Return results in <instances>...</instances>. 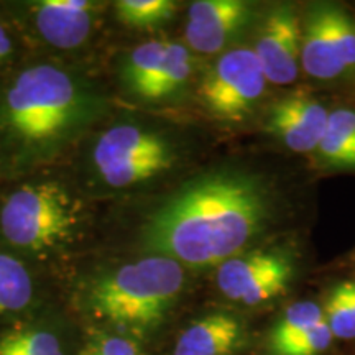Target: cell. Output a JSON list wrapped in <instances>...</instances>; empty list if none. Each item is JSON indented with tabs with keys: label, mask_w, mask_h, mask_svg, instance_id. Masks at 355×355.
I'll list each match as a JSON object with an SVG mask.
<instances>
[{
	"label": "cell",
	"mask_w": 355,
	"mask_h": 355,
	"mask_svg": "<svg viewBox=\"0 0 355 355\" xmlns=\"http://www.w3.org/2000/svg\"><path fill=\"white\" fill-rule=\"evenodd\" d=\"M272 196L259 176L217 170L181 186L157 207L141 229L150 255L202 268L239 255L265 229Z\"/></svg>",
	"instance_id": "1"
},
{
	"label": "cell",
	"mask_w": 355,
	"mask_h": 355,
	"mask_svg": "<svg viewBox=\"0 0 355 355\" xmlns=\"http://www.w3.org/2000/svg\"><path fill=\"white\" fill-rule=\"evenodd\" d=\"M91 84L55 64L21 71L0 99V152L13 168L55 157L104 114Z\"/></svg>",
	"instance_id": "2"
},
{
	"label": "cell",
	"mask_w": 355,
	"mask_h": 355,
	"mask_svg": "<svg viewBox=\"0 0 355 355\" xmlns=\"http://www.w3.org/2000/svg\"><path fill=\"white\" fill-rule=\"evenodd\" d=\"M184 282L183 265L148 255L94 279L84 301L92 316L114 329L146 334L162 326Z\"/></svg>",
	"instance_id": "3"
},
{
	"label": "cell",
	"mask_w": 355,
	"mask_h": 355,
	"mask_svg": "<svg viewBox=\"0 0 355 355\" xmlns=\"http://www.w3.org/2000/svg\"><path fill=\"white\" fill-rule=\"evenodd\" d=\"M81 224V202L56 181L24 184L0 211V229L7 242L37 254L64 247Z\"/></svg>",
	"instance_id": "4"
},
{
	"label": "cell",
	"mask_w": 355,
	"mask_h": 355,
	"mask_svg": "<svg viewBox=\"0 0 355 355\" xmlns=\"http://www.w3.org/2000/svg\"><path fill=\"white\" fill-rule=\"evenodd\" d=\"M176 153L158 132L135 123H117L101 133L92 163L110 188H128L162 175L175 165Z\"/></svg>",
	"instance_id": "5"
},
{
	"label": "cell",
	"mask_w": 355,
	"mask_h": 355,
	"mask_svg": "<svg viewBox=\"0 0 355 355\" xmlns=\"http://www.w3.org/2000/svg\"><path fill=\"white\" fill-rule=\"evenodd\" d=\"M263 69L252 48L225 51L204 76L199 96L212 115L237 122L257 107L266 89Z\"/></svg>",
	"instance_id": "6"
},
{
	"label": "cell",
	"mask_w": 355,
	"mask_h": 355,
	"mask_svg": "<svg viewBox=\"0 0 355 355\" xmlns=\"http://www.w3.org/2000/svg\"><path fill=\"white\" fill-rule=\"evenodd\" d=\"M295 268L286 255L255 250L235 255L220 263L217 266L216 282L225 298L255 306L285 293Z\"/></svg>",
	"instance_id": "7"
},
{
	"label": "cell",
	"mask_w": 355,
	"mask_h": 355,
	"mask_svg": "<svg viewBox=\"0 0 355 355\" xmlns=\"http://www.w3.org/2000/svg\"><path fill=\"white\" fill-rule=\"evenodd\" d=\"M252 50L268 83L290 84L298 78L301 24L295 6L282 3L266 13Z\"/></svg>",
	"instance_id": "8"
},
{
	"label": "cell",
	"mask_w": 355,
	"mask_h": 355,
	"mask_svg": "<svg viewBox=\"0 0 355 355\" xmlns=\"http://www.w3.org/2000/svg\"><path fill=\"white\" fill-rule=\"evenodd\" d=\"M329 110L313 96L293 92L275 102L266 115V130L296 153L316 152L326 132Z\"/></svg>",
	"instance_id": "9"
},
{
	"label": "cell",
	"mask_w": 355,
	"mask_h": 355,
	"mask_svg": "<svg viewBox=\"0 0 355 355\" xmlns=\"http://www.w3.org/2000/svg\"><path fill=\"white\" fill-rule=\"evenodd\" d=\"M252 12V3L243 0L193 2L186 24V42L202 55L219 53L248 25Z\"/></svg>",
	"instance_id": "10"
},
{
	"label": "cell",
	"mask_w": 355,
	"mask_h": 355,
	"mask_svg": "<svg viewBox=\"0 0 355 355\" xmlns=\"http://www.w3.org/2000/svg\"><path fill=\"white\" fill-rule=\"evenodd\" d=\"M33 24L44 42L74 50L87 42L97 19V3L87 0H43L35 3Z\"/></svg>",
	"instance_id": "11"
},
{
	"label": "cell",
	"mask_w": 355,
	"mask_h": 355,
	"mask_svg": "<svg viewBox=\"0 0 355 355\" xmlns=\"http://www.w3.org/2000/svg\"><path fill=\"white\" fill-rule=\"evenodd\" d=\"M304 73L314 79L331 81L347 71L337 48L329 19V3H313L301 28V58Z\"/></svg>",
	"instance_id": "12"
},
{
	"label": "cell",
	"mask_w": 355,
	"mask_h": 355,
	"mask_svg": "<svg viewBox=\"0 0 355 355\" xmlns=\"http://www.w3.org/2000/svg\"><path fill=\"white\" fill-rule=\"evenodd\" d=\"M242 337V324L225 313L207 314L181 332L173 355H229Z\"/></svg>",
	"instance_id": "13"
},
{
	"label": "cell",
	"mask_w": 355,
	"mask_h": 355,
	"mask_svg": "<svg viewBox=\"0 0 355 355\" xmlns=\"http://www.w3.org/2000/svg\"><path fill=\"white\" fill-rule=\"evenodd\" d=\"M316 152L327 166L355 170V110L343 107L329 112Z\"/></svg>",
	"instance_id": "14"
},
{
	"label": "cell",
	"mask_w": 355,
	"mask_h": 355,
	"mask_svg": "<svg viewBox=\"0 0 355 355\" xmlns=\"http://www.w3.org/2000/svg\"><path fill=\"white\" fill-rule=\"evenodd\" d=\"M0 355H68L60 334L38 322H21L0 331Z\"/></svg>",
	"instance_id": "15"
},
{
	"label": "cell",
	"mask_w": 355,
	"mask_h": 355,
	"mask_svg": "<svg viewBox=\"0 0 355 355\" xmlns=\"http://www.w3.org/2000/svg\"><path fill=\"white\" fill-rule=\"evenodd\" d=\"M193 73V58L183 43L168 42L165 56L158 66L153 81L141 94V101H163L181 91Z\"/></svg>",
	"instance_id": "16"
},
{
	"label": "cell",
	"mask_w": 355,
	"mask_h": 355,
	"mask_svg": "<svg viewBox=\"0 0 355 355\" xmlns=\"http://www.w3.org/2000/svg\"><path fill=\"white\" fill-rule=\"evenodd\" d=\"M33 301V279L25 265L0 252V318L25 311Z\"/></svg>",
	"instance_id": "17"
},
{
	"label": "cell",
	"mask_w": 355,
	"mask_h": 355,
	"mask_svg": "<svg viewBox=\"0 0 355 355\" xmlns=\"http://www.w3.org/2000/svg\"><path fill=\"white\" fill-rule=\"evenodd\" d=\"M168 42H145L128 53L122 64V81L128 91L141 97L153 81L158 66L165 56Z\"/></svg>",
	"instance_id": "18"
},
{
	"label": "cell",
	"mask_w": 355,
	"mask_h": 355,
	"mask_svg": "<svg viewBox=\"0 0 355 355\" xmlns=\"http://www.w3.org/2000/svg\"><path fill=\"white\" fill-rule=\"evenodd\" d=\"M322 319V308L316 303L301 301V303L291 304L277 322V326L273 327L272 336H270V350L273 355H277L279 350L300 339L304 332H308Z\"/></svg>",
	"instance_id": "19"
},
{
	"label": "cell",
	"mask_w": 355,
	"mask_h": 355,
	"mask_svg": "<svg viewBox=\"0 0 355 355\" xmlns=\"http://www.w3.org/2000/svg\"><path fill=\"white\" fill-rule=\"evenodd\" d=\"M322 313L334 339H355V282H340L332 288Z\"/></svg>",
	"instance_id": "20"
},
{
	"label": "cell",
	"mask_w": 355,
	"mask_h": 355,
	"mask_svg": "<svg viewBox=\"0 0 355 355\" xmlns=\"http://www.w3.org/2000/svg\"><path fill=\"white\" fill-rule=\"evenodd\" d=\"M119 20L135 28H157L171 21L176 2L171 0H121L115 3Z\"/></svg>",
	"instance_id": "21"
},
{
	"label": "cell",
	"mask_w": 355,
	"mask_h": 355,
	"mask_svg": "<svg viewBox=\"0 0 355 355\" xmlns=\"http://www.w3.org/2000/svg\"><path fill=\"white\" fill-rule=\"evenodd\" d=\"M329 19L344 68L355 74V21L345 8L334 3H329Z\"/></svg>",
	"instance_id": "22"
},
{
	"label": "cell",
	"mask_w": 355,
	"mask_h": 355,
	"mask_svg": "<svg viewBox=\"0 0 355 355\" xmlns=\"http://www.w3.org/2000/svg\"><path fill=\"white\" fill-rule=\"evenodd\" d=\"M79 355H145L130 337L117 332L97 331L84 343Z\"/></svg>",
	"instance_id": "23"
},
{
	"label": "cell",
	"mask_w": 355,
	"mask_h": 355,
	"mask_svg": "<svg viewBox=\"0 0 355 355\" xmlns=\"http://www.w3.org/2000/svg\"><path fill=\"white\" fill-rule=\"evenodd\" d=\"M332 340H334V336H332L326 319H322L308 332H304L300 339L279 350L277 355H321L329 349Z\"/></svg>",
	"instance_id": "24"
},
{
	"label": "cell",
	"mask_w": 355,
	"mask_h": 355,
	"mask_svg": "<svg viewBox=\"0 0 355 355\" xmlns=\"http://www.w3.org/2000/svg\"><path fill=\"white\" fill-rule=\"evenodd\" d=\"M10 51H12L10 37H8L7 30L0 25V63H2V61L6 60L8 55H10Z\"/></svg>",
	"instance_id": "25"
}]
</instances>
